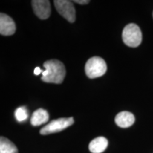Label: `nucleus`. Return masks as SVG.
I'll return each instance as SVG.
<instances>
[{"label":"nucleus","mask_w":153,"mask_h":153,"mask_svg":"<svg viewBox=\"0 0 153 153\" xmlns=\"http://www.w3.org/2000/svg\"><path fill=\"white\" fill-rule=\"evenodd\" d=\"M74 2H76L77 4H87L89 3V1H88V0H75V1H74Z\"/></svg>","instance_id":"nucleus-13"},{"label":"nucleus","mask_w":153,"mask_h":153,"mask_svg":"<svg viewBox=\"0 0 153 153\" xmlns=\"http://www.w3.org/2000/svg\"><path fill=\"white\" fill-rule=\"evenodd\" d=\"M152 16H153V14H152Z\"/></svg>","instance_id":"nucleus-15"},{"label":"nucleus","mask_w":153,"mask_h":153,"mask_svg":"<svg viewBox=\"0 0 153 153\" xmlns=\"http://www.w3.org/2000/svg\"><path fill=\"white\" fill-rule=\"evenodd\" d=\"M49 114L46 110L39 108L33 113L30 119V123L33 126H41L48 121Z\"/></svg>","instance_id":"nucleus-9"},{"label":"nucleus","mask_w":153,"mask_h":153,"mask_svg":"<svg viewBox=\"0 0 153 153\" xmlns=\"http://www.w3.org/2000/svg\"><path fill=\"white\" fill-rule=\"evenodd\" d=\"M107 70L106 63L100 57H92L87 60L85 65V72L90 79L103 76Z\"/></svg>","instance_id":"nucleus-2"},{"label":"nucleus","mask_w":153,"mask_h":153,"mask_svg":"<svg viewBox=\"0 0 153 153\" xmlns=\"http://www.w3.org/2000/svg\"><path fill=\"white\" fill-rule=\"evenodd\" d=\"M54 4L57 12L61 16L69 22H74L76 19V11L72 1L68 0H55Z\"/></svg>","instance_id":"nucleus-5"},{"label":"nucleus","mask_w":153,"mask_h":153,"mask_svg":"<svg viewBox=\"0 0 153 153\" xmlns=\"http://www.w3.org/2000/svg\"><path fill=\"white\" fill-rule=\"evenodd\" d=\"M32 7L35 14L38 18L45 20L51 16V4L47 0H33L31 1Z\"/></svg>","instance_id":"nucleus-6"},{"label":"nucleus","mask_w":153,"mask_h":153,"mask_svg":"<svg viewBox=\"0 0 153 153\" xmlns=\"http://www.w3.org/2000/svg\"><path fill=\"white\" fill-rule=\"evenodd\" d=\"M115 122L120 128H126L131 127L135 123V116L129 111H122L116 115Z\"/></svg>","instance_id":"nucleus-8"},{"label":"nucleus","mask_w":153,"mask_h":153,"mask_svg":"<svg viewBox=\"0 0 153 153\" xmlns=\"http://www.w3.org/2000/svg\"><path fill=\"white\" fill-rule=\"evenodd\" d=\"M16 31V25L10 16L4 13L0 14V33L2 36H11Z\"/></svg>","instance_id":"nucleus-7"},{"label":"nucleus","mask_w":153,"mask_h":153,"mask_svg":"<svg viewBox=\"0 0 153 153\" xmlns=\"http://www.w3.org/2000/svg\"><path fill=\"white\" fill-rule=\"evenodd\" d=\"M122 38L124 43L128 46L136 48L142 42V32L137 25L130 24L123 28Z\"/></svg>","instance_id":"nucleus-3"},{"label":"nucleus","mask_w":153,"mask_h":153,"mask_svg":"<svg viewBox=\"0 0 153 153\" xmlns=\"http://www.w3.org/2000/svg\"><path fill=\"white\" fill-rule=\"evenodd\" d=\"M0 153H18V149L14 143L4 137L0 138Z\"/></svg>","instance_id":"nucleus-11"},{"label":"nucleus","mask_w":153,"mask_h":153,"mask_svg":"<svg viewBox=\"0 0 153 153\" xmlns=\"http://www.w3.org/2000/svg\"><path fill=\"white\" fill-rule=\"evenodd\" d=\"M43 72V71L41 70V68H38V67H37V68H35V70H34V74H36V75H39L40 74L42 73Z\"/></svg>","instance_id":"nucleus-14"},{"label":"nucleus","mask_w":153,"mask_h":153,"mask_svg":"<svg viewBox=\"0 0 153 153\" xmlns=\"http://www.w3.org/2000/svg\"><path fill=\"white\" fill-rule=\"evenodd\" d=\"M28 111L24 106L19 107L15 111V117L19 122H22L28 118Z\"/></svg>","instance_id":"nucleus-12"},{"label":"nucleus","mask_w":153,"mask_h":153,"mask_svg":"<svg viewBox=\"0 0 153 153\" xmlns=\"http://www.w3.org/2000/svg\"><path fill=\"white\" fill-rule=\"evenodd\" d=\"M108 140L104 137H98L94 139L89 143V149L92 153H101L108 146Z\"/></svg>","instance_id":"nucleus-10"},{"label":"nucleus","mask_w":153,"mask_h":153,"mask_svg":"<svg viewBox=\"0 0 153 153\" xmlns=\"http://www.w3.org/2000/svg\"><path fill=\"white\" fill-rule=\"evenodd\" d=\"M74 118L72 117L70 118H60L58 119L53 120L48 124L47 126H44L43 128L40 131V133L41 135H45L49 134L58 133L66 129L67 128L71 126L74 123Z\"/></svg>","instance_id":"nucleus-4"},{"label":"nucleus","mask_w":153,"mask_h":153,"mask_svg":"<svg viewBox=\"0 0 153 153\" xmlns=\"http://www.w3.org/2000/svg\"><path fill=\"white\" fill-rule=\"evenodd\" d=\"M45 70L42 72V81L46 83L61 84L66 75L64 64L58 60H50L43 64Z\"/></svg>","instance_id":"nucleus-1"}]
</instances>
